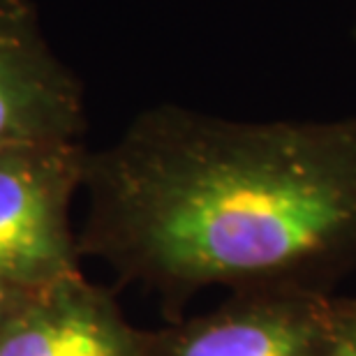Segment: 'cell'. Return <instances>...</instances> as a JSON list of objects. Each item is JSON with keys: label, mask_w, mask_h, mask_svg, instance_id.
<instances>
[{"label": "cell", "mask_w": 356, "mask_h": 356, "mask_svg": "<svg viewBox=\"0 0 356 356\" xmlns=\"http://www.w3.org/2000/svg\"><path fill=\"white\" fill-rule=\"evenodd\" d=\"M331 356H356V301H340V324Z\"/></svg>", "instance_id": "obj_7"}, {"label": "cell", "mask_w": 356, "mask_h": 356, "mask_svg": "<svg viewBox=\"0 0 356 356\" xmlns=\"http://www.w3.org/2000/svg\"><path fill=\"white\" fill-rule=\"evenodd\" d=\"M76 76L56 58L31 0H0V151L79 141Z\"/></svg>", "instance_id": "obj_4"}, {"label": "cell", "mask_w": 356, "mask_h": 356, "mask_svg": "<svg viewBox=\"0 0 356 356\" xmlns=\"http://www.w3.org/2000/svg\"><path fill=\"white\" fill-rule=\"evenodd\" d=\"M79 141L0 151V277L44 289L79 275L70 204L86 178Z\"/></svg>", "instance_id": "obj_2"}, {"label": "cell", "mask_w": 356, "mask_h": 356, "mask_svg": "<svg viewBox=\"0 0 356 356\" xmlns=\"http://www.w3.org/2000/svg\"><path fill=\"white\" fill-rule=\"evenodd\" d=\"M35 291L38 289L19 287V284L7 282L0 277V333L19 317V312L24 310L28 303H31Z\"/></svg>", "instance_id": "obj_6"}, {"label": "cell", "mask_w": 356, "mask_h": 356, "mask_svg": "<svg viewBox=\"0 0 356 356\" xmlns=\"http://www.w3.org/2000/svg\"><path fill=\"white\" fill-rule=\"evenodd\" d=\"M0 356H151V333L79 273L35 291L0 333Z\"/></svg>", "instance_id": "obj_5"}, {"label": "cell", "mask_w": 356, "mask_h": 356, "mask_svg": "<svg viewBox=\"0 0 356 356\" xmlns=\"http://www.w3.org/2000/svg\"><path fill=\"white\" fill-rule=\"evenodd\" d=\"M79 250L165 296L308 287L356 266V118L236 123L162 106L88 153Z\"/></svg>", "instance_id": "obj_1"}, {"label": "cell", "mask_w": 356, "mask_h": 356, "mask_svg": "<svg viewBox=\"0 0 356 356\" xmlns=\"http://www.w3.org/2000/svg\"><path fill=\"white\" fill-rule=\"evenodd\" d=\"M340 301L326 289H241L206 315L151 333V356H331Z\"/></svg>", "instance_id": "obj_3"}]
</instances>
